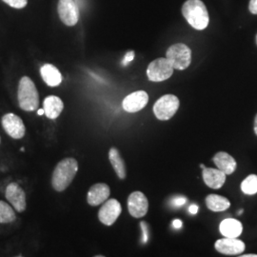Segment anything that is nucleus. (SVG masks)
<instances>
[{"instance_id": "f257e3e1", "label": "nucleus", "mask_w": 257, "mask_h": 257, "mask_svg": "<svg viewBox=\"0 0 257 257\" xmlns=\"http://www.w3.org/2000/svg\"><path fill=\"white\" fill-rule=\"evenodd\" d=\"M77 172L78 162L73 157H67L58 162L52 175V186L55 191L64 192L73 182Z\"/></svg>"}, {"instance_id": "f03ea898", "label": "nucleus", "mask_w": 257, "mask_h": 257, "mask_svg": "<svg viewBox=\"0 0 257 257\" xmlns=\"http://www.w3.org/2000/svg\"><path fill=\"white\" fill-rule=\"evenodd\" d=\"M182 14L187 22L195 30L201 31L209 25V13L201 0H187L182 6Z\"/></svg>"}, {"instance_id": "7ed1b4c3", "label": "nucleus", "mask_w": 257, "mask_h": 257, "mask_svg": "<svg viewBox=\"0 0 257 257\" xmlns=\"http://www.w3.org/2000/svg\"><path fill=\"white\" fill-rule=\"evenodd\" d=\"M18 99L21 110L34 111L39 108V93L35 83L29 76H23L19 81Z\"/></svg>"}, {"instance_id": "20e7f679", "label": "nucleus", "mask_w": 257, "mask_h": 257, "mask_svg": "<svg viewBox=\"0 0 257 257\" xmlns=\"http://www.w3.org/2000/svg\"><path fill=\"white\" fill-rule=\"evenodd\" d=\"M166 58L173 65L174 69L183 71L191 65L192 51L183 43H177L167 50Z\"/></svg>"}, {"instance_id": "39448f33", "label": "nucleus", "mask_w": 257, "mask_h": 257, "mask_svg": "<svg viewBox=\"0 0 257 257\" xmlns=\"http://www.w3.org/2000/svg\"><path fill=\"white\" fill-rule=\"evenodd\" d=\"M180 102L174 94H165L161 96L154 106L156 118L162 121L171 119L179 109Z\"/></svg>"}, {"instance_id": "423d86ee", "label": "nucleus", "mask_w": 257, "mask_h": 257, "mask_svg": "<svg viewBox=\"0 0 257 257\" xmlns=\"http://www.w3.org/2000/svg\"><path fill=\"white\" fill-rule=\"evenodd\" d=\"M174 70L173 65L166 57H160L148 66V78L153 82H161L169 79L174 74Z\"/></svg>"}, {"instance_id": "0eeeda50", "label": "nucleus", "mask_w": 257, "mask_h": 257, "mask_svg": "<svg viewBox=\"0 0 257 257\" xmlns=\"http://www.w3.org/2000/svg\"><path fill=\"white\" fill-rule=\"evenodd\" d=\"M1 125L4 132L13 139H21L26 135V127L19 115L8 112L1 118Z\"/></svg>"}, {"instance_id": "6e6552de", "label": "nucleus", "mask_w": 257, "mask_h": 257, "mask_svg": "<svg viewBox=\"0 0 257 257\" xmlns=\"http://www.w3.org/2000/svg\"><path fill=\"white\" fill-rule=\"evenodd\" d=\"M122 208L118 200L114 198L107 199L102 204L101 208L98 211V219L103 225L111 226L118 219L121 214Z\"/></svg>"}, {"instance_id": "1a4fd4ad", "label": "nucleus", "mask_w": 257, "mask_h": 257, "mask_svg": "<svg viewBox=\"0 0 257 257\" xmlns=\"http://www.w3.org/2000/svg\"><path fill=\"white\" fill-rule=\"evenodd\" d=\"M59 19L66 26H74L79 20V10L74 0H59L57 5Z\"/></svg>"}, {"instance_id": "9d476101", "label": "nucleus", "mask_w": 257, "mask_h": 257, "mask_svg": "<svg viewBox=\"0 0 257 257\" xmlns=\"http://www.w3.org/2000/svg\"><path fill=\"white\" fill-rule=\"evenodd\" d=\"M5 197L13 206L15 211L23 212L27 208L26 193L19 184L16 182L10 183L5 190Z\"/></svg>"}, {"instance_id": "9b49d317", "label": "nucleus", "mask_w": 257, "mask_h": 257, "mask_svg": "<svg viewBox=\"0 0 257 257\" xmlns=\"http://www.w3.org/2000/svg\"><path fill=\"white\" fill-rule=\"evenodd\" d=\"M128 210L135 218H141L147 214L149 201L146 195L141 192H134L128 195Z\"/></svg>"}, {"instance_id": "f8f14e48", "label": "nucleus", "mask_w": 257, "mask_h": 257, "mask_svg": "<svg viewBox=\"0 0 257 257\" xmlns=\"http://www.w3.org/2000/svg\"><path fill=\"white\" fill-rule=\"evenodd\" d=\"M215 249L222 254L226 255H238L245 250V243L237 238L218 239L214 244Z\"/></svg>"}, {"instance_id": "ddd939ff", "label": "nucleus", "mask_w": 257, "mask_h": 257, "mask_svg": "<svg viewBox=\"0 0 257 257\" xmlns=\"http://www.w3.org/2000/svg\"><path fill=\"white\" fill-rule=\"evenodd\" d=\"M149 102V95L145 91H138L128 94L122 102L124 110L127 112H138L144 109Z\"/></svg>"}, {"instance_id": "4468645a", "label": "nucleus", "mask_w": 257, "mask_h": 257, "mask_svg": "<svg viewBox=\"0 0 257 257\" xmlns=\"http://www.w3.org/2000/svg\"><path fill=\"white\" fill-rule=\"evenodd\" d=\"M110 189L106 183H96L92 185L87 193V202L92 206L96 207L109 199Z\"/></svg>"}, {"instance_id": "2eb2a0df", "label": "nucleus", "mask_w": 257, "mask_h": 257, "mask_svg": "<svg viewBox=\"0 0 257 257\" xmlns=\"http://www.w3.org/2000/svg\"><path fill=\"white\" fill-rule=\"evenodd\" d=\"M226 176L227 175L218 169L207 168V167L203 168V180L205 184L211 189L217 190L222 188L226 181Z\"/></svg>"}, {"instance_id": "dca6fc26", "label": "nucleus", "mask_w": 257, "mask_h": 257, "mask_svg": "<svg viewBox=\"0 0 257 257\" xmlns=\"http://www.w3.org/2000/svg\"><path fill=\"white\" fill-rule=\"evenodd\" d=\"M43 109L49 119H56L64 109V103L58 96L50 95L43 101Z\"/></svg>"}, {"instance_id": "f3484780", "label": "nucleus", "mask_w": 257, "mask_h": 257, "mask_svg": "<svg viewBox=\"0 0 257 257\" xmlns=\"http://www.w3.org/2000/svg\"><path fill=\"white\" fill-rule=\"evenodd\" d=\"M213 162L218 170L226 175H230L236 170L235 159L225 152H219L213 156Z\"/></svg>"}, {"instance_id": "a211bd4d", "label": "nucleus", "mask_w": 257, "mask_h": 257, "mask_svg": "<svg viewBox=\"0 0 257 257\" xmlns=\"http://www.w3.org/2000/svg\"><path fill=\"white\" fill-rule=\"evenodd\" d=\"M40 74L42 79L50 87L59 86L62 82V74L53 64H44L40 68Z\"/></svg>"}, {"instance_id": "6ab92c4d", "label": "nucleus", "mask_w": 257, "mask_h": 257, "mask_svg": "<svg viewBox=\"0 0 257 257\" xmlns=\"http://www.w3.org/2000/svg\"><path fill=\"white\" fill-rule=\"evenodd\" d=\"M219 230L221 234L225 237L237 238L243 231V225L240 221L234 218H227L221 222Z\"/></svg>"}, {"instance_id": "aec40b11", "label": "nucleus", "mask_w": 257, "mask_h": 257, "mask_svg": "<svg viewBox=\"0 0 257 257\" xmlns=\"http://www.w3.org/2000/svg\"><path fill=\"white\" fill-rule=\"evenodd\" d=\"M109 160L118 178L121 180L125 179L127 176L126 165L123 158L120 156L119 151L116 148H110L109 151Z\"/></svg>"}, {"instance_id": "412c9836", "label": "nucleus", "mask_w": 257, "mask_h": 257, "mask_svg": "<svg viewBox=\"0 0 257 257\" xmlns=\"http://www.w3.org/2000/svg\"><path fill=\"white\" fill-rule=\"evenodd\" d=\"M206 205L212 211H224L230 208V200L218 194H210L206 197Z\"/></svg>"}, {"instance_id": "4be33fe9", "label": "nucleus", "mask_w": 257, "mask_h": 257, "mask_svg": "<svg viewBox=\"0 0 257 257\" xmlns=\"http://www.w3.org/2000/svg\"><path fill=\"white\" fill-rule=\"evenodd\" d=\"M17 219L15 209L12 205L0 200V224H9Z\"/></svg>"}, {"instance_id": "5701e85b", "label": "nucleus", "mask_w": 257, "mask_h": 257, "mask_svg": "<svg viewBox=\"0 0 257 257\" xmlns=\"http://www.w3.org/2000/svg\"><path fill=\"white\" fill-rule=\"evenodd\" d=\"M241 190L245 194L253 195L257 193V175L247 176L241 183Z\"/></svg>"}, {"instance_id": "b1692460", "label": "nucleus", "mask_w": 257, "mask_h": 257, "mask_svg": "<svg viewBox=\"0 0 257 257\" xmlns=\"http://www.w3.org/2000/svg\"><path fill=\"white\" fill-rule=\"evenodd\" d=\"M14 9H23L27 6L28 0H2Z\"/></svg>"}, {"instance_id": "393cba45", "label": "nucleus", "mask_w": 257, "mask_h": 257, "mask_svg": "<svg viewBox=\"0 0 257 257\" xmlns=\"http://www.w3.org/2000/svg\"><path fill=\"white\" fill-rule=\"evenodd\" d=\"M140 227L142 230V243L146 244L149 240V226L145 221L140 223Z\"/></svg>"}, {"instance_id": "a878e982", "label": "nucleus", "mask_w": 257, "mask_h": 257, "mask_svg": "<svg viewBox=\"0 0 257 257\" xmlns=\"http://www.w3.org/2000/svg\"><path fill=\"white\" fill-rule=\"evenodd\" d=\"M134 59H135V52H134V51H130V52H128V53L126 54V55H125L122 64L124 65V66H126V65H128L130 62H132Z\"/></svg>"}, {"instance_id": "bb28decb", "label": "nucleus", "mask_w": 257, "mask_h": 257, "mask_svg": "<svg viewBox=\"0 0 257 257\" xmlns=\"http://www.w3.org/2000/svg\"><path fill=\"white\" fill-rule=\"evenodd\" d=\"M186 201H187V199L185 197L178 196V197H175V199L173 200V205L175 207H180V206H183Z\"/></svg>"}, {"instance_id": "cd10ccee", "label": "nucleus", "mask_w": 257, "mask_h": 257, "mask_svg": "<svg viewBox=\"0 0 257 257\" xmlns=\"http://www.w3.org/2000/svg\"><path fill=\"white\" fill-rule=\"evenodd\" d=\"M249 12L253 15H257V0H250L248 4Z\"/></svg>"}, {"instance_id": "c85d7f7f", "label": "nucleus", "mask_w": 257, "mask_h": 257, "mask_svg": "<svg viewBox=\"0 0 257 257\" xmlns=\"http://www.w3.org/2000/svg\"><path fill=\"white\" fill-rule=\"evenodd\" d=\"M198 206L197 205H192V206H190V208H189V212L191 213V214H196L197 212H198Z\"/></svg>"}, {"instance_id": "c756f323", "label": "nucleus", "mask_w": 257, "mask_h": 257, "mask_svg": "<svg viewBox=\"0 0 257 257\" xmlns=\"http://www.w3.org/2000/svg\"><path fill=\"white\" fill-rule=\"evenodd\" d=\"M182 221L179 220V219H175V220L173 221V227L175 228V229H180L181 227H182Z\"/></svg>"}, {"instance_id": "7c9ffc66", "label": "nucleus", "mask_w": 257, "mask_h": 257, "mask_svg": "<svg viewBox=\"0 0 257 257\" xmlns=\"http://www.w3.org/2000/svg\"><path fill=\"white\" fill-rule=\"evenodd\" d=\"M253 127H254V133H255V135L257 136V114L255 118H254V125H253Z\"/></svg>"}, {"instance_id": "2f4dec72", "label": "nucleus", "mask_w": 257, "mask_h": 257, "mask_svg": "<svg viewBox=\"0 0 257 257\" xmlns=\"http://www.w3.org/2000/svg\"><path fill=\"white\" fill-rule=\"evenodd\" d=\"M37 114H38V115L44 114V109H39V110H37Z\"/></svg>"}, {"instance_id": "473e14b6", "label": "nucleus", "mask_w": 257, "mask_h": 257, "mask_svg": "<svg viewBox=\"0 0 257 257\" xmlns=\"http://www.w3.org/2000/svg\"><path fill=\"white\" fill-rule=\"evenodd\" d=\"M242 257H257V254H244V255H241Z\"/></svg>"}, {"instance_id": "72a5a7b5", "label": "nucleus", "mask_w": 257, "mask_h": 257, "mask_svg": "<svg viewBox=\"0 0 257 257\" xmlns=\"http://www.w3.org/2000/svg\"><path fill=\"white\" fill-rule=\"evenodd\" d=\"M243 210H240V211H238V214H241V213H243Z\"/></svg>"}, {"instance_id": "f704fd0d", "label": "nucleus", "mask_w": 257, "mask_h": 257, "mask_svg": "<svg viewBox=\"0 0 257 257\" xmlns=\"http://www.w3.org/2000/svg\"><path fill=\"white\" fill-rule=\"evenodd\" d=\"M200 167H201V168H204V167H205V165H203V164H201V165H200Z\"/></svg>"}, {"instance_id": "c9c22d12", "label": "nucleus", "mask_w": 257, "mask_h": 257, "mask_svg": "<svg viewBox=\"0 0 257 257\" xmlns=\"http://www.w3.org/2000/svg\"><path fill=\"white\" fill-rule=\"evenodd\" d=\"M0 144H1V137H0Z\"/></svg>"}, {"instance_id": "e433bc0d", "label": "nucleus", "mask_w": 257, "mask_h": 257, "mask_svg": "<svg viewBox=\"0 0 257 257\" xmlns=\"http://www.w3.org/2000/svg\"><path fill=\"white\" fill-rule=\"evenodd\" d=\"M256 44H257V36H256Z\"/></svg>"}]
</instances>
